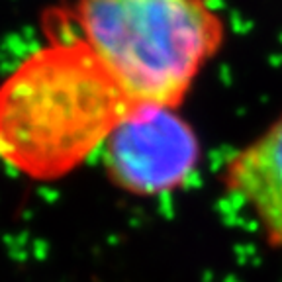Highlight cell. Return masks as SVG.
Here are the masks:
<instances>
[{
	"label": "cell",
	"instance_id": "6da1fadb",
	"mask_svg": "<svg viewBox=\"0 0 282 282\" xmlns=\"http://www.w3.org/2000/svg\"><path fill=\"white\" fill-rule=\"evenodd\" d=\"M135 106L80 37L49 33L0 82V161L30 180H59L100 153Z\"/></svg>",
	"mask_w": 282,
	"mask_h": 282
},
{
	"label": "cell",
	"instance_id": "7a4b0ae2",
	"mask_svg": "<svg viewBox=\"0 0 282 282\" xmlns=\"http://www.w3.org/2000/svg\"><path fill=\"white\" fill-rule=\"evenodd\" d=\"M59 20L135 104L178 110L227 26L210 0H75Z\"/></svg>",
	"mask_w": 282,
	"mask_h": 282
},
{
	"label": "cell",
	"instance_id": "3957f363",
	"mask_svg": "<svg viewBox=\"0 0 282 282\" xmlns=\"http://www.w3.org/2000/svg\"><path fill=\"white\" fill-rule=\"evenodd\" d=\"M100 155L118 190L155 198L188 186L202 163V143L178 110L139 104L112 131Z\"/></svg>",
	"mask_w": 282,
	"mask_h": 282
},
{
	"label": "cell",
	"instance_id": "277c9868",
	"mask_svg": "<svg viewBox=\"0 0 282 282\" xmlns=\"http://www.w3.org/2000/svg\"><path fill=\"white\" fill-rule=\"evenodd\" d=\"M219 182L249 210L266 247L282 251V112L227 157Z\"/></svg>",
	"mask_w": 282,
	"mask_h": 282
}]
</instances>
